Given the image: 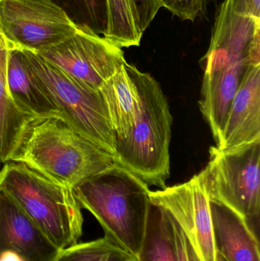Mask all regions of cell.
Returning <instances> with one entry per match:
<instances>
[{"instance_id":"obj_12","label":"cell","mask_w":260,"mask_h":261,"mask_svg":"<svg viewBox=\"0 0 260 261\" xmlns=\"http://www.w3.org/2000/svg\"><path fill=\"white\" fill-rule=\"evenodd\" d=\"M260 140V64L246 70L216 147L233 148Z\"/></svg>"},{"instance_id":"obj_15","label":"cell","mask_w":260,"mask_h":261,"mask_svg":"<svg viewBox=\"0 0 260 261\" xmlns=\"http://www.w3.org/2000/svg\"><path fill=\"white\" fill-rule=\"evenodd\" d=\"M132 64L122 68L100 89L117 141L125 139L140 114V96Z\"/></svg>"},{"instance_id":"obj_19","label":"cell","mask_w":260,"mask_h":261,"mask_svg":"<svg viewBox=\"0 0 260 261\" xmlns=\"http://www.w3.org/2000/svg\"><path fill=\"white\" fill-rule=\"evenodd\" d=\"M63 9L79 27L86 28L97 35L108 29L107 0H50Z\"/></svg>"},{"instance_id":"obj_9","label":"cell","mask_w":260,"mask_h":261,"mask_svg":"<svg viewBox=\"0 0 260 261\" xmlns=\"http://www.w3.org/2000/svg\"><path fill=\"white\" fill-rule=\"evenodd\" d=\"M150 197L183 228L201 261H216L210 200L197 174L188 182L151 191Z\"/></svg>"},{"instance_id":"obj_13","label":"cell","mask_w":260,"mask_h":261,"mask_svg":"<svg viewBox=\"0 0 260 261\" xmlns=\"http://www.w3.org/2000/svg\"><path fill=\"white\" fill-rule=\"evenodd\" d=\"M209 204L215 251L227 261H260L259 241L250 223L221 202Z\"/></svg>"},{"instance_id":"obj_7","label":"cell","mask_w":260,"mask_h":261,"mask_svg":"<svg viewBox=\"0 0 260 261\" xmlns=\"http://www.w3.org/2000/svg\"><path fill=\"white\" fill-rule=\"evenodd\" d=\"M0 26L10 48L36 54L64 42L78 29L50 0H0Z\"/></svg>"},{"instance_id":"obj_26","label":"cell","mask_w":260,"mask_h":261,"mask_svg":"<svg viewBox=\"0 0 260 261\" xmlns=\"http://www.w3.org/2000/svg\"><path fill=\"white\" fill-rule=\"evenodd\" d=\"M0 171H1V170H0Z\"/></svg>"},{"instance_id":"obj_11","label":"cell","mask_w":260,"mask_h":261,"mask_svg":"<svg viewBox=\"0 0 260 261\" xmlns=\"http://www.w3.org/2000/svg\"><path fill=\"white\" fill-rule=\"evenodd\" d=\"M60 251L0 188V261H54Z\"/></svg>"},{"instance_id":"obj_21","label":"cell","mask_w":260,"mask_h":261,"mask_svg":"<svg viewBox=\"0 0 260 261\" xmlns=\"http://www.w3.org/2000/svg\"><path fill=\"white\" fill-rule=\"evenodd\" d=\"M162 7L183 21H195L206 12L207 0H159Z\"/></svg>"},{"instance_id":"obj_18","label":"cell","mask_w":260,"mask_h":261,"mask_svg":"<svg viewBox=\"0 0 260 261\" xmlns=\"http://www.w3.org/2000/svg\"><path fill=\"white\" fill-rule=\"evenodd\" d=\"M108 24L104 38L118 47L140 45L142 35L134 23L129 0H107Z\"/></svg>"},{"instance_id":"obj_14","label":"cell","mask_w":260,"mask_h":261,"mask_svg":"<svg viewBox=\"0 0 260 261\" xmlns=\"http://www.w3.org/2000/svg\"><path fill=\"white\" fill-rule=\"evenodd\" d=\"M7 83L11 97L23 113L35 119H61L59 110L31 70L22 50L9 47Z\"/></svg>"},{"instance_id":"obj_24","label":"cell","mask_w":260,"mask_h":261,"mask_svg":"<svg viewBox=\"0 0 260 261\" xmlns=\"http://www.w3.org/2000/svg\"><path fill=\"white\" fill-rule=\"evenodd\" d=\"M235 13L260 18V0H232Z\"/></svg>"},{"instance_id":"obj_1","label":"cell","mask_w":260,"mask_h":261,"mask_svg":"<svg viewBox=\"0 0 260 261\" xmlns=\"http://www.w3.org/2000/svg\"><path fill=\"white\" fill-rule=\"evenodd\" d=\"M10 161L72 189L115 164L112 154L57 117L32 119Z\"/></svg>"},{"instance_id":"obj_17","label":"cell","mask_w":260,"mask_h":261,"mask_svg":"<svg viewBox=\"0 0 260 261\" xmlns=\"http://www.w3.org/2000/svg\"><path fill=\"white\" fill-rule=\"evenodd\" d=\"M137 261H178L172 219L151 202Z\"/></svg>"},{"instance_id":"obj_22","label":"cell","mask_w":260,"mask_h":261,"mask_svg":"<svg viewBox=\"0 0 260 261\" xmlns=\"http://www.w3.org/2000/svg\"><path fill=\"white\" fill-rule=\"evenodd\" d=\"M131 12L137 31L140 35L151 25L162 7L159 0H129Z\"/></svg>"},{"instance_id":"obj_4","label":"cell","mask_w":260,"mask_h":261,"mask_svg":"<svg viewBox=\"0 0 260 261\" xmlns=\"http://www.w3.org/2000/svg\"><path fill=\"white\" fill-rule=\"evenodd\" d=\"M0 188L60 251L79 242L83 216L73 189L12 161L0 171Z\"/></svg>"},{"instance_id":"obj_6","label":"cell","mask_w":260,"mask_h":261,"mask_svg":"<svg viewBox=\"0 0 260 261\" xmlns=\"http://www.w3.org/2000/svg\"><path fill=\"white\" fill-rule=\"evenodd\" d=\"M209 161L197 174L210 200L221 202L247 222L260 212V140L221 150L212 146Z\"/></svg>"},{"instance_id":"obj_16","label":"cell","mask_w":260,"mask_h":261,"mask_svg":"<svg viewBox=\"0 0 260 261\" xmlns=\"http://www.w3.org/2000/svg\"><path fill=\"white\" fill-rule=\"evenodd\" d=\"M9 46L0 26V162L11 161L27 123L35 118L17 107L9 94L7 63Z\"/></svg>"},{"instance_id":"obj_20","label":"cell","mask_w":260,"mask_h":261,"mask_svg":"<svg viewBox=\"0 0 260 261\" xmlns=\"http://www.w3.org/2000/svg\"><path fill=\"white\" fill-rule=\"evenodd\" d=\"M54 261H137L133 254L104 237L61 250Z\"/></svg>"},{"instance_id":"obj_2","label":"cell","mask_w":260,"mask_h":261,"mask_svg":"<svg viewBox=\"0 0 260 261\" xmlns=\"http://www.w3.org/2000/svg\"><path fill=\"white\" fill-rule=\"evenodd\" d=\"M81 208L94 216L105 238L137 258L151 200L149 186L114 164L73 188Z\"/></svg>"},{"instance_id":"obj_25","label":"cell","mask_w":260,"mask_h":261,"mask_svg":"<svg viewBox=\"0 0 260 261\" xmlns=\"http://www.w3.org/2000/svg\"><path fill=\"white\" fill-rule=\"evenodd\" d=\"M216 261H227L223 257L221 254H220L219 253L216 252Z\"/></svg>"},{"instance_id":"obj_5","label":"cell","mask_w":260,"mask_h":261,"mask_svg":"<svg viewBox=\"0 0 260 261\" xmlns=\"http://www.w3.org/2000/svg\"><path fill=\"white\" fill-rule=\"evenodd\" d=\"M23 51L31 70L59 110L61 119L114 156L117 139L100 92L70 77L38 54Z\"/></svg>"},{"instance_id":"obj_23","label":"cell","mask_w":260,"mask_h":261,"mask_svg":"<svg viewBox=\"0 0 260 261\" xmlns=\"http://www.w3.org/2000/svg\"><path fill=\"white\" fill-rule=\"evenodd\" d=\"M170 217L174 224V233H175L177 260L178 261H201L183 228L172 219V216H170Z\"/></svg>"},{"instance_id":"obj_8","label":"cell","mask_w":260,"mask_h":261,"mask_svg":"<svg viewBox=\"0 0 260 261\" xmlns=\"http://www.w3.org/2000/svg\"><path fill=\"white\" fill-rule=\"evenodd\" d=\"M38 55L95 91H99L127 62L122 48L79 26L71 38Z\"/></svg>"},{"instance_id":"obj_3","label":"cell","mask_w":260,"mask_h":261,"mask_svg":"<svg viewBox=\"0 0 260 261\" xmlns=\"http://www.w3.org/2000/svg\"><path fill=\"white\" fill-rule=\"evenodd\" d=\"M140 96V114L125 139L117 141L114 161L148 186L163 190L170 175L172 117L159 83L133 67Z\"/></svg>"},{"instance_id":"obj_10","label":"cell","mask_w":260,"mask_h":261,"mask_svg":"<svg viewBox=\"0 0 260 261\" xmlns=\"http://www.w3.org/2000/svg\"><path fill=\"white\" fill-rule=\"evenodd\" d=\"M205 60L200 110L209 124L217 144L234 97L246 70L260 64L248 54L227 53L209 49Z\"/></svg>"}]
</instances>
